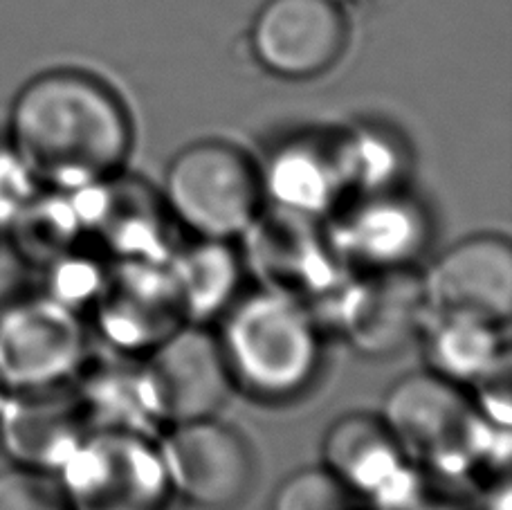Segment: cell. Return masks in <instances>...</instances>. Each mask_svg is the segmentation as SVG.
I'll return each mask as SVG.
<instances>
[{"instance_id": "obj_1", "label": "cell", "mask_w": 512, "mask_h": 510, "mask_svg": "<svg viewBox=\"0 0 512 510\" xmlns=\"http://www.w3.org/2000/svg\"><path fill=\"white\" fill-rule=\"evenodd\" d=\"M131 120L104 81L77 70H50L18 90L7 144L32 176L59 189H86L122 167Z\"/></svg>"}, {"instance_id": "obj_2", "label": "cell", "mask_w": 512, "mask_h": 510, "mask_svg": "<svg viewBox=\"0 0 512 510\" xmlns=\"http://www.w3.org/2000/svg\"><path fill=\"white\" fill-rule=\"evenodd\" d=\"M218 342L232 382L248 394L283 400L315 378V324L304 308L279 293L254 295L236 306Z\"/></svg>"}, {"instance_id": "obj_3", "label": "cell", "mask_w": 512, "mask_h": 510, "mask_svg": "<svg viewBox=\"0 0 512 510\" xmlns=\"http://www.w3.org/2000/svg\"><path fill=\"white\" fill-rule=\"evenodd\" d=\"M164 194L191 232L225 241L254 225L263 182L248 156L232 144L198 142L173 158Z\"/></svg>"}, {"instance_id": "obj_4", "label": "cell", "mask_w": 512, "mask_h": 510, "mask_svg": "<svg viewBox=\"0 0 512 510\" xmlns=\"http://www.w3.org/2000/svg\"><path fill=\"white\" fill-rule=\"evenodd\" d=\"M59 468L68 510H162L171 488L160 450L126 430L86 436Z\"/></svg>"}, {"instance_id": "obj_5", "label": "cell", "mask_w": 512, "mask_h": 510, "mask_svg": "<svg viewBox=\"0 0 512 510\" xmlns=\"http://www.w3.org/2000/svg\"><path fill=\"white\" fill-rule=\"evenodd\" d=\"M384 425L407 457L459 470L479 448V421L459 391L441 376L402 380L384 403Z\"/></svg>"}, {"instance_id": "obj_6", "label": "cell", "mask_w": 512, "mask_h": 510, "mask_svg": "<svg viewBox=\"0 0 512 510\" xmlns=\"http://www.w3.org/2000/svg\"><path fill=\"white\" fill-rule=\"evenodd\" d=\"M140 382L151 412L173 425L214 418L234 387L221 342L203 329L162 338Z\"/></svg>"}, {"instance_id": "obj_7", "label": "cell", "mask_w": 512, "mask_h": 510, "mask_svg": "<svg viewBox=\"0 0 512 510\" xmlns=\"http://www.w3.org/2000/svg\"><path fill=\"white\" fill-rule=\"evenodd\" d=\"M349 21L337 0H265L250 45L263 70L281 79H313L346 50Z\"/></svg>"}, {"instance_id": "obj_8", "label": "cell", "mask_w": 512, "mask_h": 510, "mask_svg": "<svg viewBox=\"0 0 512 510\" xmlns=\"http://www.w3.org/2000/svg\"><path fill=\"white\" fill-rule=\"evenodd\" d=\"M160 457L169 486L205 510L236 508L254 484L250 445L214 418L173 425Z\"/></svg>"}, {"instance_id": "obj_9", "label": "cell", "mask_w": 512, "mask_h": 510, "mask_svg": "<svg viewBox=\"0 0 512 510\" xmlns=\"http://www.w3.org/2000/svg\"><path fill=\"white\" fill-rule=\"evenodd\" d=\"M81 340L68 308L27 299L0 311V382L7 391L48 389L75 367Z\"/></svg>"}, {"instance_id": "obj_10", "label": "cell", "mask_w": 512, "mask_h": 510, "mask_svg": "<svg viewBox=\"0 0 512 510\" xmlns=\"http://www.w3.org/2000/svg\"><path fill=\"white\" fill-rule=\"evenodd\" d=\"M438 315L506 322L512 306V252L499 236H474L447 250L423 279Z\"/></svg>"}, {"instance_id": "obj_11", "label": "cell", "mask_w": 512, "mask_h": 510, "mask_svg": "<svg viewBox=\"0 0 512 510\" xmlns=\"http://www.w3.org/2000/svg\"><path fill=\"white\" fill-rule=\"evenodd\" d=\"M81 439L75 412L52 396V387L9 391L3 400L0 441L18 461L16 466L59 468Z\"/></svg>"}, {"instance_id": "obj_12", "label": "cell", "mask_w": 512, "mask_h": 510, "mask_svg": "<svg viewBox=\"0 0 512 510\" xmlns=\"http://www.w3.org/2000/svg\"><path fill=\"white\" fill-rule=\"evenodd\" d=\"M425 306L423 281L409 272L387 270L351 295L346 331L362 351H393L414 333Z\"/></svg>"}, {"instance_id": "obj_13", "label": "cell", "mask_w": 512, "mask_h": 510, "mask_svg": "<svg viewBox=\"0 0 512 510\" xmlns=\"http://www.w3.org/2000/svg\"><path fill=\"white\" fill-rule=\"evenodd\" d=\"M326 470L351 490H387L398 481L405 454L382 418L346 416L324 441Z\"/></svg>"}, {"instance_id": "obj_14", "label": "cell", "mask_w": 512, "mask_h": 510, "mask_svg": "<svg viewBox=\"0 0 512 510\" xmlns=\"http://www.w3.org/2000/svg\"><path fill=\"white\" fill-rule=\"evenodd\" d=\"M434 338V358L443 376L472 378L497 364L499 344L495 322L465 315H441Z\"/></svg>"}, {"instance_id": "obj_15", "label": "cell", "mask_w": 512, "mask_h": 510, "mask_svg": "<svg viewBox=\"0 0 512 510\" xmlns=\"http://www.w3.org/2000/svg\"><path fill=\"white\" fill-rule=\"evenodd\" d=\"M272 510H353V497L331 470L310 468L283 481Z\"/></svg>"}, {"instance_id": "obj_16", "label": "cell", "mask_w": 512, "mask_h": 510, "mask_svg": "<svg viewBox=\"0 0 512 510\" xmlns=\"http://www.w3.org/2000/svg\"><path fill=\"white\" fill-rule=\"evenodd\" d=\"M0 510H68L63 490L39 468L0 472Z\"/></svg>"}, {"instance_id": "obj_17", "label": "cell", "mask_w": 512, "mask_h": 510, "mask_svg": "<svg viewBox=\"0 0 512 510\" xmlns=\"http://www.w3.org/2000/svg\"><path fill=\"white\" fill-rule=\"evenodd\" d=\"M277 198L288 200L301 209H313L326 198V178L319 171L317 162L310 160V153H292L277 160L272 171Z\"/></svg>"}, {"instance_id": "obj_18", "label": "cell", "mask_w": 512, "mask_h": 510, "mask_svg": "<svg viewBox=\"0 0 512 510\" xmlns=\"http://www.w3.org/2000/svg\"><path fill=\"white\" fill-rule=\"evenodd\" d=\"M39 180L9 144H0V232H9L27 205L36 198Z\"/></svg>"}]
</instances>
